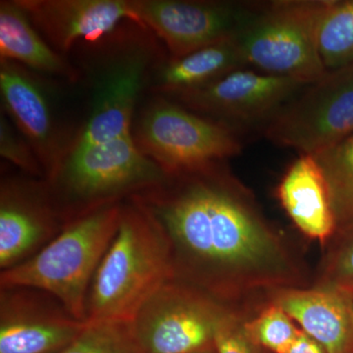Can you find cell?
Wrapping results in <instances>:
<instances>
[{
	"label": "cell",
	"mask_w": 353,
	"mask_h": 353,
	"mask_svg": "<svg viewBox=\"0 0 353 353\" xmlns=\"http://www.w3.org/2000/svg\"><path fill=\"white\" fill-rule=\"evenodd\" d=\"M226 161L167 174L131 199L163 230L174 278L248 320L278 290L310 288L313 272Z\"/></svg>",
	"instance_id": "6da1fadb"
},
{
	"label": "cell",
	"mask_w": 353,
	"mask_h": 353,
	"mask_svg": "<svg viewBox=\"0 0 353 353\" xmlns=\"http://www.w3.org/2000/svg\"><path fill=\"white\" fill-rule=\"evenodd\" d=\"M74 50H79L76 67L87 83L88 101L87 115L68 154L132 134L134 115L148 95L153 70L169 57L148 28L132 20Z\"/></svg>",
	"instance_id": "7a4b0ae2"
},
{
	"label": "cell",
	"mask_w": 353,
	"mask_h": 353,
	"mask_svg": "<svg viewBox=\"0 0 353 353\" xmlns=\"http://www.w3.org/2000/svg\"><path fill=\"white\" fill-rule=\"evenodd\" d=\"M174 278L163 230L132 199L97 267L85 299V322L132 321L153 292Z\"/></svg>",
	"instance_id": "3957f363"
},
{
	"label": "cell",
	"mask_w": 353,
	"mask_h": 353,
	"mask_svg": "<svg viewBox=\"0 0 353 353\" xmlns=\"http://www.w3.org/2000/svg\"><path fill=\"white\" fill-rule=\"evenodd\" d=\"M332 0L250 2L236 32L246 68L267 75L315 82L327 73L320 31Z\"/></svg>",
	"instance_id": "277c9868"
},
{
	"label": "cell",
	"mask_w": 353,
	"mask_h": 353,
	"mask_svg": "<svg viewBox=\"0 0 353 353\" xmlns=\"http://www.w3.org/2000/svg\"><path fill=\"white\" fill-rule=\"evenodd\" d=\"M121 204H108L70 221L61 233L32 259L0 272V285H28L46 290L85 322L88 289L117 231Z\"/></svg>",
	"instance_id": "5b68a950"
},
{
	"label": "cell",
	"mask_w": 353,
	"mask_h": 353,
	"mask_svg": "<svg viewBox=\"0 0 353 353\" xmlns=\"http://www.w3.org/2000/svg\"><path fill=\"white\" fill-rule=\"evenodd\" d=\"M166 176L141 152L132 134L70 152L46 181L69 223L102 206L127 201Z\"/></svg>",
	"instance_id": "8992f818"
},
{
	"label": "cell",
	"mask_w": 353,
	"mask_h": 353,
	"mask_svg": "<svg viewBox=\"0 0 353 353\" xmlns=\"http://www.w3.org/2000/svg\"><path fill=\"white\" fill-rule=\"evenodd\" d=\"M141 152L167 174L241 154L240 134L163 95L148 94L132 127Z\"/></svg>",
	"instance_id": "52a82bcc"
},
{
	"label": "cell",
	"mask_w": 353,
	"mask_h": 353,
	"mask_svg": "<svg viewBox=\"0 0 353 353\" xmlns=\"http://www.w3.org/2000/svg\"><path fill=\"white\" fill-rule=\"evenodd\" d=\"M234 315L241 316L172 278L146 299L132 325L145 353H194L214 347L221 326Z\"/></svg>",
	"instance_id": "ba28073f"
},
{
	"label": "cell",
	"mask_w": 353,
	"mask_h": 353,
	"mask_svg": "<svg viewBox=\"0 0 353 353\" xmlns=\"http://www.w3.org/2000/svg\"><path fill=\"white\" fill-rule=\"evenodd\" d=\"M269 141L316 155L353 134V65L328 71L283 106L264 128Z\"/></svg>",
	"instance_id": "9c48e42d"
},
{
	"label": "cell",
	"mask_w": 353,
	"mask_h": 353,
	"mask_svg": "<svg viewBox=\"0 0 353 353\" xmlns=\"http://www.w3.org/2000/svg\"><path fill=\"white\" fill-rule=\"evenodd\" d=\"M306 85L294 79L243 68L205 87L166 97L240 134L243 128L259 126L264 130Z\"/></svg>",
	"instance_id": "30bf717a"
},
{
	"label": "cell",
	"mask_w": 353,
	"mask_h": 353,
	"mask_svg": "<svg viewBox=\"0 0 353 353\" xmlns=\"http://www.w3.org/2000/svg\"><path fill=\"white\" fill-rule=\"evenodd\" d=\"M66 225L46 179L2 170L0 272L32 259Z\"/></svg>",
	"instance_id": "8fae6325"
},
{
	"label": "cell",
	"mask_w": 353,
	"mask_h": 353,
	"mask_svg": "<svg viewBox=\"0 0 353 353\" xmlns=\"http://www.w3.org/2000/svg\"><path fill=\"white\" fill-rule=\"evenodd\" d=\"M129 1L134 20L157 37L171 58L233 38L250 7V2L219 0Z\"/></svg>",
	"instance_id": "7c38bea8"
},
{
	"label": "cell",
	"mask_w": 353,
	"mask_h": 353,
	"mask_svg": "<svg viewBox=\"0 0 353 353\" xmlns=\"http://www.w3.org/2000/svg\"><path fill=\"white\" fill-rule=\"evenodd\" d=\"M43 78L0 58L1 111L31 143L46 180L68 154L76 134L61 122Z\"/></svg>",
	"instance_id": "4fadbf2b"
},
{
	"label": "cell",
	"mask_w": 353,
	"mask_h": 353,
	"mask_svg": "<svg viewBox=\"0 0 353 353\" xmlns=\"http://www.w3.org/2000/svg\"><path fill=\"white\" fill-rule=\"evenodd\" d=\"M85 325L46 290L0 285V353H62Z\"/></svg>",
	"instance_id": "5bb4252c"
},
{
	"label": "cell",
	"mask_w": 353,
	"mask_h": 353,
	"mask_svg": "<svg viewBox=\"0 0 353 353\" xmlns=\"http://www.w3.org/2000/svg\"><path fill=\"white\" fill-rule=\"evenodd\" d=\"M51 48L67 57L134 20L129 0H16ZM137 22V21H136Z\"/></svg>",
	"instance_id": "9a60e30c"
},
{
	"label": "cell",
	"mask_w": 353,
	"mask_h": 353,
	"mask_svg": "<svg viewBox=\"0 0 353 353\" xmlns=\"http://www.w3.org/2000/svg\"><path fill=\"white\" fill-rule=\"evenodd\" d=\"M277 304L326 353H353V296L340 290L287 289L276 292Z\"/></svg>",
	"instance_id": "2e32d148"
},
{
	"label": "cell",
	"mask_w": 353,
	"mask_h": 353,
	"mask_svg": "<svg viewBox=\"0 0 353 353\" xmlns=\"http://www.w3.org/2000/svg\"><path fill=\"white\" fill-rule=\"evenodd\" d=\"M277 194L301 233L324 248L338 231V223L326 179L313 155L299 154L290 165Z\"/></svg>",
	"instance_id": "e0dca14e"
},
{
	"label": "cell",
	"mask_w": 353,
	"mask_h": 353,
	"mask_svg": "<svg viewBox=\"0 0 353 353\" xmlns=\"http://www.w3.org/2000/svg\"><path fill=\"white\" fill-rule=\"evenodd\" d=\"M236 36L185 57L165 58L153 70L148 94L173 97L205 87L236 70L246 68Z\"/></svg>",
	"instance_id": "ac0fdd59"
},
{
	"label": "cell",
	"mask_w": 353,
	"mask_h": 353,
	"mask_svg": "<svg viewBox=\"0 0 353 353\" xmlns=\"http://www.w3.org/2000/svg\"><path fill=\"white\" fill-rule=\"evenodd\" d=\"M0 58L43 77L71 83L81 81L76 65L51 48L16 0L0 1Z\"/></svg>",
	"instance_id": "d6986e66"
},
{
	"label": "cell",
	"mask_w": 353,
	"mask_h": 353,
	"mask_svg": "<svg viewBox=\"0 0 353 353\" xmlns=\"http://www.w3.org/2000/svg\"><path fill=\"white\" fill-rule=\"evenodd\" d=\"M328 185L338 230L353 224V134L313 155Z\"/></svg>",
	"instance_id": "ffe728a7"
},
{
	"label": "cell",
	"mask_w": 353,
	"mask_h": 353,
	"mask_svg": "<svg viewBox=\"0 0 353 353\" xmlns=\"http://www.w3.org/2000/svg\"><path fill=\"white\" fill-rule=\"evenodd\" d=\"M319 46L327 71L353 65V0H332L323 20Z\"/></svg>",
	"instance_id": "44dd1931"
},
{
	"label": "cell",
	"mask_w": 353,
	"mask_h": 353,
	"mask_svg": "<svg viewBox=\"0 0 353 353\" xmlns=\"http://www.w3.org/2000/svg\"><path fill=\"white\" fill-rule=\"evenodd\" d=\"M324 248L311 287L353 294V224L339 229Z\"/></svg>",
	"instance_id": "7402d4cb"
},
{
	"label": "cell",
	"mask_w": 353,
	"mask_h": 353,
	"mask_svg": "<svg viewBox=\"0 0 353 353\" xmlns=\"http://www.w3.org/2000/svg\"><path fill=\"white\" fill-rule=\"evenodd\" d=\"M62 353H145L132 321L87 322L74 343Z\"/></svg>",
	"instance_id": "603a6c76"
},
{
	"label": "cell",
	"mask_w": 353,
	"mask_h": 353,
	"mask_svg": "<svg viewBox=\"0 0 353 353\" xmlns=\"http://www.w3.org/2000/svg\"><path fill=\"white\" fill-rule=\"evenodd\" d=\"M243 325L255 345L273 353H288L301 333V329L284 309L273 303L245 320Z\"/></svg>",
	"instance_id": "cb8c5ba5"
},
{
	"label": "cell",
	"mask_w": 353,
	"mask_h": 353,
	"mask_svg": "<svg viewBox=\"0 0 353 353\" xmlns=\"http://www.w3.org/2000/svg\"><path fill=\"white\" fill-rule=\"evenodd\" d=\"M0 155L23 173L46 179L31 143L3 111L0 112Z\"/></svg>",
	"instance_id": "d4e9b609"
},
{
	"label": "cell",
	"mask_w": 353,
	"mask_h": 353,
	"mask_svg": "<svg viewBox=\"0 0 353 353\" xmlns=\"http://www.w3.org/2000/svg\"><path fill=\"white\" fill-rule=\"evenodd\" d=\"M243 322V318L234 315L221 326L214 341L217 353H263L248 336Z\"/></svg>",
	"instance_id": "484cf974"
},
{
	"label": "cell",
	"mask_w": 353,
	"mask_h": 353,
	"mask_svg": "<svg viewBox=\"0 0 353 353\" xmlns=\"http://www.w3.org/2000/svg\"><path fill=\"white\" fill-rule=\"evenodd\" d=\"M288 353H326V352L317 341L301 330V333L297 336L296 340L292 343Z\"/></svg>",
	"instance_id": "4316f807"
},
{
	"label": "cell",
	"mask_w": 353,
	"mask_h": 353,
	"mask_svg": "<svg viewBox=\"0 0 353 353\" xmlns=\"http://www.w3.org/2000/svg\"><path fill=\"white\" fill-rule=\"evenodd\" d=\"M194 353H217L215 350V345L212 347L206 348V350H201V352H197Z\"/></svg>",
	"instance_id": "83f0119b"
},
{
	"label": "cell",
	"mask_w": 353,
	"mask_h": 353,
	"mask_svg": "<svg viewBox=\"0 0 353 353\" xmlns=\"http://www.w3.org/2000/svg\"><path fill=\"white\" fill-rule=\"evenodd\" d=\"M352 296H353V294H352Z\"/></svg>",
	"instance_id": "f1b7e54d"
}]
</instances>
